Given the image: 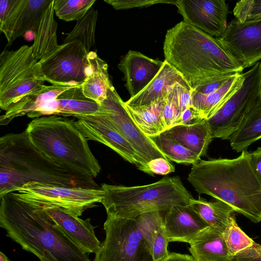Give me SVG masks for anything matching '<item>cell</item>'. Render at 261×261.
I'll list each match as a JSON object with an SVG mask.
<instances>
[{"label": "cell", "mask_w": 261, "mask_h": 261, "mask_svg": "<svg viewBox=\"0 0 261 261\" xmlns=\"http://www.w3.org/2000/svg\"><path fill=\"white\" fill-rule=\"evenodd\" d=\"M0 226L40 261H91L41 208L8 193L1 197Z\"/></svg>", "instance_id": "cell-1"}, {"label": "cell", "mask_w": 261, "mask_h": 261, "mask_svg": "<svg viewBox=\"0 0 261 261\" xmlns=\"http://www.w3.org/2000/svg\"><path fill=\"white\" fill-rule=\"evenodd\" d=\"M188 180L199 194L227 203L254 223L261 221V183L247 150L232 159L200 160L192 166Z\"/></svg>", "instance_id": "cell-2"}, {"label": "cell", "mask_w": 261, "mask_h": 261, "mask_svg": "<svg viewBox=\"0 0 261 261\" xmlns=\"http://www.w3.org/2000/svg\"><path fill=\"white\" fill-rule=\"evenodd\" d=\"M30 182L100 189L94 178L49 158L30 141L26 131L0 138V197Z\"/></svg>", "instance_id": "cell-3"}, {"label": "cell", "mask_w": 261, "mask_h": 261, "mask_svg": "<svg viewBox=\"0 0 261 261\" xmlns=\"http://www.w3.org/2000/svg\"><path fill=\"white\" fill-rule=\"evenodd\" d=\"M163 50L165 61L193 90L216 76L242 73L244 69L216 38L184 21L167 31Z\"/></svg>", "instance_id": "cell-4"}, {"label": "cell", "mask_w": 261, "mask_h": 261, "mask_svg": "<svg viewBox=\"0 0 261 261\" xmlns=\"http://www.w3.org/2000/svg\"><path fill=\"white\" fill-rule=\"evenodd\" d=\"M25 130L35 147L55 162L93 178L100 172L98 161L74 120L43 116L33 119Z\"/></svg>", "instance_id": "cell-5"}, {"label": "cell", "mask_w": 261, "mask_h": 261, "mask_svg": "<svg viewBox=\"0 0 261 261\" xmlns=\"http://www.w3.org/2000/svg\"><path fill=\"white\" fill-rule=\"evenodd\" d=\"M101 202L107 215L135 219L146 213L166 212L174 205H189L193 197L178 176L150 184L125 186L102 184Z\"/></svg>", "instance_id": "cell-6"}, {"label": "cell", "mask_w": 261, "mask_h": 261, "mask_svg": "<svg viewBox=\"0 0 261 261\" xmlns=\"http://www.w3.org/2000/svg\"><path fill=\"white\" fill-rule=\"evenodd\" d=\"M45 81L31 46L4 49L0 55L1 109L6 111L25 95L42 88Z\"/></svg>", "instance_id": "cell-7"}, {"label": "cell", "mask_w": 261, "mask_h": 261, "mask_svg": "<svg viewBox=\"0 0 261 261\" xmlns=\"http://www.w3.org/2000/svg\"><path fill=\"white\" fill-rule=\"evenodd\" d=\"M12 193L35 206L57 207L79 217L86 210L101 202L103 191L30 182Z\"/></svg>", "instance_id": "cell-8"}, {"label": "cell", "mask_w": 261, "mask_h": 261, "mask_svg": "<svg viewBox=\"0 0 261 261\" xmlns=\"http://www.w3.org/2000/svg\"><path fill=\"white\" fill-rule=\"evenodd\" d=\"M106 238L94 261H154L136 219L107 215Z\"/></svg>", "instance_id": "cell-9"}, {"label": "cell", "mask_w": 261, "mask_h": 261, "mask_svg": "<svg viewBox=\"0 0 261 261\" xmlns=\"http://www.w3.org/2000/svg\"><path fill=\"white\" fill-rule=\"evenodd\" d=\"M243 74L240 89L207 120L213 138L229 140L250 108L261 98V62Z\"/></svg>", "instance_id": "cell-10"}, {"label": "cell", "mask_w": 261, "mask_h": 261, "mask_svg": "<svg viewBox=\"0 0 261 261\" xmlns=\"http://www.w3.org/2000/svg\"><path fill=\"white\" fill-rule=\"evenodd\" d=\"M99 106V110L109 119L134 149L139 160L138 169L144 172L148 163L151 160L160 158L167 159L135 123L126 109L125 102L113 85L108 89L107 98Z\"/></svg>", "instance_id": "cell-11"}, {"label": "cell", "mask_w": 261, "mask_h": 261, "mask_svg": "<svg viewBox=\"0 0 261 261\" xmlns=\"http://www.w3.org/2000/svg\"><path fill=\"white\" fill-rule=\"evenodd\" d=\"M88 54L78 41L59 45L38 61L45 81L58 85L82 84L89 67Z\"/></svg>", "instance_id": "cell-12"}, {"label": "cell", "mask_w": 261, "mask_h": 261, "mask_svg": "<svg viewBox=\"0 0 261 261\" xmlns=\"http://www.w3.org/2000/svg\"><path fill=\"white\" fill-rule=\"evenodd\" d=\"M216 38L244 69L261 60V20L241 22L234 18Z\"/></svg>", "instance_id": "cell-13"}, {"label": "cell", "mask_w": 261, "mask_h": 261, "mask_svg": "<svg viewBox=\"0 0 261 261\" xmlns=\"http://www.w3.org/2000/svg\"><path fill=\"white\" fill-rule=\"evenodd\" d=\"M175 5L184 22L213 37H221L227 27L224 0H177Z\"/></svg>", "instance_id": "cell-14"}, {"label": "cell", "mask_w": 261, "mask_h": 261, "mask_svg": "<svg viewBox=\"0 0 261 261\" xmlns=\"http://www.w3.org/2000/svg\"><path fill=\"white\" fill-rule=\"evenodd\" d=\"M77 119L75 125L87 140L106 145L123 159L139 167L138 158L133 147L99 109L93 115Z\"/></svg>", "instance_id": "cell-15"}, {"label": "cell", "mask_w": 261, "mask_h": 261, "mask_svg": "<svg viewBox=\"0 0 261 261\" xmlns=\"http://www.w3.org/2000/svg\"><path fill=\"white\" fill-rule=\"evenodd\" d=\"M51 0H11L0 31L10 45L17 38L37 29L43 12Z\"/></svg>", "instance_id": "cell-16"}, {"label": "cell", "mask_w": 261, "mask_h": 261, "mask_svg": "<svg viewBox=\"0 0 261 261\" xmlns=\"http://www.w3.org/2000/svg\"><path fill=\"white\" fill-rule=\"evenodd\" d=\"M164 61L150 58L143 54L130 50L118 65L124 74V80L130 97L142 91L155 77Z\"/></svg>", "instance_id": "cell-17"}, {"label": "cell", "mask_w": 261, "mask_h": 261, "mask_svg": "<svg viewBox=\"0 0 261 261\" xmlns=\"http://www.w3.org/2000/svg\"><path fill=\"white\" fill-rule=\"evenodd\" d=\"M40 208L84 252L96 254L100 250L102 244L95 235L90 219H82L57 207Z\"/></svg>", "instance_id": "cell-18"}, {"label": "cell", "mask_w": 261, "mask_h": 261, "mask_svg": "<svg viewBox=\"0 0 261 261\" xmlns=\"http://www.w3.org/2000/svg\"><path fill=\"white\" fill-rule=\"evenodd\" d=\"M81 85L64 91L38 111L27 115L28 117L34 119L43 116L56 115L73 116L77 118L94 114L99 109V104L85 96Z\"/></svg>", "instance_id": "cell-19"}, {"label": "cell", "mask_w": 261, "mask_h": 261, "mask_svg": "<svg viewBox=\"0 0 261 261\" xmlns=\"http://www.w3.org/2000/svg\"><path fill=\"white\" fill-rule=\"evenodd\" d=\"M165 212L164 225L169 242L190 244L208 226L189 204L174 205Z\"/></svg>", "instance_id": "cell-20"}, {"label": "cell", "mask_w": 261, "mask_h": 261, "mask_svg": "<svg viewBox=\"0 0 261 261\" xmlns=\"http://www.w3.org/2000/svg\"><path fill=\"white\" fill-rule=\"evenodd\" d=\"M223 231L208 226L190 243L189 251L195 261H233L228 252Z\"/></svg>", "instance_id": "cell-21"}, {"label": "cell", "mask_w": 261, "mask_h": 261, "mask_svg": "<svg viewBox=\"0 0 261 261\" xmlns=\"http://www.w3.org/2000/svg\"><path fill=\"white\" fill-rule=\"evenodd\" d=\"M200 157L206 154L213 138L207 120L187 125H176L163 132Z\"/></svg>", "instance_id": "cell-22"}, {"label": "cell", "mask_w": 261, "mask_h": 261, "mask_svg": "<svg viewBox=\"0 0 261 261\" xmlns=\"http://www.w3.org/2000/svg\"><path fill=\"white\" fill-rule=\"evenodd\" d=\"M162 212L146 213L135 218L149 247L154 261H161L169 254L167 249L169 241Z\"/></svg>", "instance_id": "cell-23"}, {"label": "cell", "mask_w": 261, "mask_h": 261, "mask_svg": "<svg viewBox=\"0 0 261 261\" xmlns=\"http://www.w3.org/2000/svg\"><path fill=\"white\" fill-rule=\"evenodd\" d=\"M76 85H44L40 89L25 95L9 108L1 116L0 124L6 125L15 117L36 112L47 102L54 100L64 91Z\"/></svg>", "instance_id": "cell-24"}, {"label": "cell", "mask_w": 261, "mask_h": 261, "mask_svg": "<svg viewBox=\"0 0 261 261\" xmlns=\"http://www.w3.org/2000/svg\"><path fill=\"white\" fill-rule=\"evenodd\" d=\"M187 82L182 75L166 61L151 82L125 104L129 106L147 105L163 99L168 89L176 82Z\"/></svg>", "instance_id": "cell-25"}, {"label": "cell", "mask_w": 261, "mask_h": 261, "mask_svg": "<svg viewBox=\"0 0 261 261\" xmlns=\"http://www.w3.org/2000/svg\"><path fill=\"white\" fill-rule=\"evenodd\" d=\"M89 67L84 82L81 85L85 96L99 104L107 95L108 88L112 85L108 73L107 63L90 51L87 56Z\"/></svg>", "instance_id": "cell-26"}, {"label": "cell", "mask_w": 261, "mask_h": 261, "mask_svg": "<svg viewBox=\"0 0 261 261\" xmlns=\"http://www.w3.org/2000/svg\"><path fill=\"white\" fill-rule=\"evenodd\" d=\"M244 80L243 73H235L214 92L204 96H192V105L202 119L207 120L240 89Z\"/></svg>", "instance_id": "cell-27"}, {"label": "cell", "mask_w": 261, "mask_h": 261, "mask_svg": "<svg viewBox=\"0 0 261 261\" xmlns=\"http://www.w3.org/2000/svg\"><path fill=\"white\" fill-rule=\"evenodd\" d=\"M54 0L44 10L39 24L34 32V43L31 46L34 59L39 61L58 46V23L54 18Z\"/></svg>", "instance_id": "cell-28"}, {"label": "cell", "mask_w": 261, "mask_h": 261, "mask_svg": "<svg viewBox=\"0 0 261 261\" xmlns=\"http://www.w3.org/2000/svg\"><path fill=\"white\" fill-rule=\"evenodd\" d=\"M261 139V98L257 100L245 115L239 128L229 140L232 149L239 152L246 150Z\"/></svg>", "instance_id": "cell-29"}, {"label": "cell", "mask_w": 261, "mask_h": 261, "mask_svg": "<svg viewBox=\"0 0 261 261\" xmlns=\"http://www.w3.org/2000/svg\"><path fill=\"white\" fill-rule=\"evenodd\" d=\"M125 106L135 123L147 137L160 134L167 129L162 116L164 98L147 105Z\"/></svg>", "instance_id": "cell-30"}, {"label": "cell", "mask_w": 261, "mask_h": 261, "mask_svg": "<svg viewBox=\"0 0 261 261\" xmlns=\"http://www.w3.org/2000/svg\"><path fill=\"white\" fill-rule=\"evenodd\" d=\"M189 205L208 225L223 231L235 216L234 210L227 203L219 200L207 201L203 199H190Z\"/></svg>", "instance_id": "cell-31"}, {"label": "cell", "mask_w": 261, "mask_h": 261, "mask_svg": "<svg viewBox=\"0 0 261 261\" xmlns=\"http://www.w3.org/2000/svg\"><path fill=\"white\" fill-rule=\"evenodd\" d=\"M149 138L168 160L193 165L201 160L197 154L163 133Z\"/></svg>", "instance_id": "cell-32"}, {"label": "cell", "mask_w": 261, "mask_h": 261, "mask_svg": "<svg viewBox=\"0 0 261 261\" xmlns=\"http://www.w3.org/2000/svg\"><path fill=\"white\" fill-rule=\"evenodd\" d=\"M98 11L91 8L80 19L76 21L72 30L65 38L64 43L72 41L81 42L89 53L95 43L96 24Z\"/></svg>", "instance_id": "cell-33"}, {"label": "cell", "mask_w": 261, "mask_h": 261, "mask_svg": "<svg viewBox=\"0 0 261 261\" xmlns=\"http://www.w3.org/2000/svg\"><path fill=\"white\" fill-rule=\"evenodd\" d=\"M95 0H54L56 16L65 21L78 20L92 8Z\"/></svg>", "instance_id": "cell-34"}, {"label": "cell", "mask_w": 261, "mask_h": 261, "mask_svg": "<svg viewBox=\"0 0 261 261\" xmlns=\"http://www.w3.org/2000/svg\"><path fill=\"white\" fill-rule=\"evenodd\" d=\"M223 236L228 253L233 258L238 253L255 243L238 226L235 216L224 230Z\"/></svg>", "instance_id": "cell-35"}, {"label": "cell", "mask_w": 261, "mask_h": 261, "mask_svg": "<svg viewBox=\"0 0 261 261\" xmlns=\"http://www.w3.org/2000/svg\"><path fill=\"white\" fill-rule=\"evenodd\" d=\"M188 83L187 82H176L167 90L164 97V106L162 116L167 129L176 125L180 114L178 89L180 83Z\"/></svg>", "instance_id": "cell-36"}, {"label": "cell", "mask_w": 261, "mask_h": 261, "mask_svg": "<svg viewBox=\"0 0 261 261\" xmlns=\"http://www.w3.org/2000/svg\"><path fill=\"white\" fill-rule=\"evenodd\" d=\"M235 18L241 22L261 20V1L238 2L233 10Z\"/></svg>", "instance_id": "cell-37"}, {"label": "cell", "mask_w": 261, "mask_h": 261, "mask_svg": "<svg viewBox=\"0 0 261 261\" xmlns=\"http://www.w3.org/2000/svg\"><path fill=\"white\" fill-rule=\"evenodd\" d=\"M115 9H127L134 8L148 7L159 3L175 5L176 1L167 0H105Z\"/></svg>", "instance_id": "cell-38"}, {"label": "cell", "mask_w": 261, "mask_h": 261, "mask_svg": "<svg viewBox=\"0 0 261 261\" xmlns=\"http://www.w3.org/2000/svg\"><path fill=\"white\" fill-rule=\"evenodd\" d=\"M233 74H225L214 77L194 89L192 96H204L214 92L223 86Z\"/></svg>", "instance_id": "cell-39"}, {"label": "cell", "mask_w": 261, "mask_h": 261, "mask_svg": "<svg viewBox=\"0 0 261 261\" xmlns=\"http://www.w3.org/2000/svg\"><path fill=\"white\" fill-rule=\"evenodd\" d=\"M174 171V166L168 160L160 158L148 162L144 172L150 175H166Z\"/></svg>", "instance_id": "cell-40"}, {"label": "cell", "mask_w": 261, "mask_h": 261, "mask_svg": "<svg viewBox=\"0 0 261 261\" xmlns=\"http://www.w3.org/2000/svg\"><path fill=\"white\" fill-rule=\"evenodd\" d=\"M233 261H261V245L255 243L235 255Z\"/></svg>", "instance_id": "cell-41"}, {"label": "cell", "mask_w": 261, "mask_h": 261, "mask_svg": "<svg viewBox=\"0 0 261 261\" xmlns=\"http://www.w3.org/2000/svg\"><path fill=\"white\" fill-rule=\"evenodd\" d=\"M203 119L197 109L192 105L182 111L176 122V125H187Z\"/></svg>", "instance_id": "cell-42"}, {"label": "cell", "mask_w": 261, "mask_h": 261, "mask_svg": "<svg viewBox=\"0 0 261 261\" xmlns=\"http://www.w3.org/2000/svg\"><path fill=\"white\" fill-rule=\"evenodd\" d=\"M249 157L254 171L261 183V147L249 152Z\"/></svg>", "instance_id": "cell-43"}, {"label": "cell", "mask_w": 261, "mask_h": 261, "mask_svg": "<svg viewBox=\"0 0 261 261\" xmlns=\"http://www.w3.org/2000/svg\"><path fill=\"white\" fill-rule=\"evenodd\" d=\"M161 261H195L192 255L178 253H171Z\"/></svg>", "instance_id": "cell-44"}, {"label": "cell", "mask_w": 261, "mask_h": 261, "mask_svg": "<svg viewBox=\"0 0 261 261\" xmlns=\"http://www.w3.org/2000/svg\"><path fill=\"white\" fill-rule=\"evenodd\" d=\"M11 0L0 1V22L4 20L10 5Z\"/></svg>", "instance_id": "cell-45"}, {"label": "cell", "mask_w": 261, "mask_h": 261, "mask_svg": "<svg viewBox=\"0 0 261 261\" xmlns=\"http://www.w3.org/2000/svg\"><path fill=\"white\" fill-rule=\"evenodd\" d=\"M0 261H10L8 257L2 251L0 252Z\"/></svg>", "instance_id": "cell-46"}]
</instances>
